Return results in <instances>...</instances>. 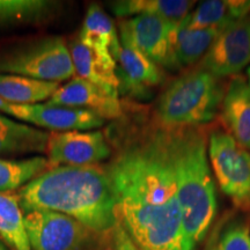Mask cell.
Returning <instances> with one entry per match:
<instances>
[{
  "label": "cell",
  "mask_w": 250,
  "mask_h": 250,
  "mask_svg": "<svg viewBox=\"0 0 250 250\" xmlns=\"http://www.w3.org/2000/svg\"><path fill=\"white\" fill-rule=\"evenodd\" d=\"M70 54L78 77L94 83L114 98H118L117 62L110 55L87 46L79 40L71 43Z\"/></svg>",
  "instance_id": "9a60e30c"
},
{
  "label": "cell",
  "mask_w": 250,
  "mask_h": 250,
  "mask_svg": "<svg viewBox=\"0 0 250 250\" xmlns=\"http://www.w3.org/2000/svg\"><path fill=\"white\" fill-rule=\"evenodd\" d=\"M49 169L59 166L98 165L111 155V148L101 131L51 132L46 145Z\"/></svg>",
  "instance_id": "30bf717a"
},
{
  "label": "cell",
  "mask_w": 250,
  "mask_h": 250,
  "mask_svg": "<svg viewBox=\"0 0 250 250\" xmlns=\"http://www.w3.org/2000/svg\"><path fill=\"white\" fill-rule=\"evenodd\" d=\"M188 21L189 15L177 26L175 35V54L181 67L191 66L204 57L221 30L220 28L192 29Z\"/></svg>",
  "instance_id": "44dd1931"
},
{
  "label": "cell",
  "mask_w": 250,
  "mask_h": 250,
  "mask_svg": "<svg viewBox=\"0 0 250 250\" xmlns=\"http://www.w3.org/2000/svg\"><path fill=\"white\" fill-rule=\"evenodd\" d=\"M31 250H111V235L94 232L83 224L58 212H23Z\"/></svg>",
  "instance_id": "5b68a950"
},
{
  "label": "cell",
  "mask_w": 250,
  "mask_h": 250,
  "mask_svg": "<svg viewBox=\"0 0 250 250\" xmlns=\"http://www.w3.org/2000/svg\"><path fill=\"white\" fill-rule=\"evenodd\" d=\"M250 64V11L219 31L198 66L218 78L237 76Z\"/></svg>",
  "instance_id": "9c48e42d"
},
{
  "label": "cell",
  "mask_w": 250,
  "mask_h": 250,
  "mask_svg": "<svg viewBox=\"0 0 250 250\" xmlns=\"http://www.w3.org/2000/svg\"><path fill=\"white\" fill-rule=\"evenodd\" d=\"M247 76H248V83H249V86H250V67L247 70Z\"/></svg>",
  "instance_id": "4316f807"
},
{
  "label": "cell",
  "mask_w": 250,
  "mask_h": 250,
  "mask_svg": "<svg viewBox=\"0 0 250 250\" xmlns=\"http://www.w3.org/2000/svg\"><path fill=\"white\" fill-rule=\"evenodd\" d=\"M225 90L221 78L204 68L188 71L160 95L154 122L164 127L204 126L218 116Z\"/></svg>",
  "instance_id": "277c9868"
},
{
  "label": "cell",
  "mask_w": 250,
  "mask_h": 250,
  "mask_svg": "<svg viewBox=\"0 0 250 250\" xmlns=\"http://www.w3.org/2000/svg\"><path fill=\"white\" fill-rule=\"evenodd\" d=\"M195 1L187 0H123L111 5L117 17H136L147 14L160 17L179 24L190 14Z\"/></svg>",
  "instance_id": "ac0fdd59"
},
{
  "label": "cell",
  "mask_w": 250,
  "mask_h": 250,
  "mask_svg": "<svg viewBox=\"0 0 250 250\" xmlns=\"http://www.w3.org/2000/svg\"><path fill=\"white\" fill-rule=\"evenodd\" d=\"M250 11V1L245 0H208L201 2L195 12L189 14L192 29L223 28Z\"/></svg>",
  "instance_id": "ffe728a7"
},
{
  "label": "cell",
  "mask_w": 250,
  "mask_h": 250,
  "mask_svg": "<svg viewBox=\"0 0 250 250\" xmlns=\"http://www.w3.org/2000/svg\"><path fill=\"white\" fill-rule=\"evenodd\" d=\"M0 236L13 250H31L17 195L0 193Z\"/></svg>",
  "instance_id": "7402d4cb"
},
{
  "label": "cell",
  "mask_w": 250,
  "mask_h": 250,
  "mask_svg": "<svg viewBox=\"0 0 250 250\" xmlns=\"http://www.w3.org/2000/svg\"><path fill=\"white\" fill-rule=\"evenodd\" d=\"M59 87V83L36 80L14 74H0V98L15 104H35L48 101Z\"/></svg>",
  "instance_id": "d6986e66"
},
{
  "label": "cell",
  "mask_w": 250,
  "mask_h": 250,
  "mask_svg": "<svg viewBox=\"0 0 250 250\" xmlns=\"http://www.w3.org/2000/svg\"><path fill=\"white\" fill-rule=\"evenodd\" d=\"M45 103L49 105L83 109L99 115L103 120H116L123 115V105L118 98H114L78 76L59 87Z\"/></svg>",
  "instance_id": "4fadbf2b"
},
{
  "label": "cell",
  "mask_w": 250,
  "mask_h": 250,
  "mask_svg": "<svg viewBox=\"0 0 250 250\" xmlns=\"http://www.w3.org/2000/svg\"><path fill=\"white\" fill-rule=\"evenodd\" d=\"M0 111L36 126L52 130L54 132L93 131L104 124V120L92 111L49 105L46 103L15 104L0 98Z\"/></svg>",
  "instance_id": "8fae6325"
},
{
  "label": "cell",
  "mask_w": 250,
  "mask_h": 250,
  "mask_svg": "<svg viewBox=\"0 0 250 250\" xmlns=\"http://www.w3.org/2000/svg\"><path fill=\"white\" fill-rule=\"evenodd\" d=\"M179 24L160 17L142 14L122 21L120 30L158 66L179 71L182 67L175 54V35Z\"/></svg>",
  "instance_id": "ba28073f"
},
{
  "label": "cell",
  "mask_w": 250,
  "mask_h": 250,
  "mask_svg": "<svg viewBox=\"0 0 250 250\" xmlns=\"http://www.w3.org/2000/svg\"><path fill=\"white\" fill-rule=\"evenodd\" d=\"M48 169V160L43 156L26 160L0 159V193L21 189Z\"/></svg>",
  "instance_id": "d4e9b609"
},
{
  "label": "cell",
  "mask_w": 250,
  "mask_h": 250,
  "mask_svg": "<svg viewBox=\"0 0 250 250\" xmlns=\"http://www.w3.org/2000/svg\"><path fill=\"white\" fill-rule=\"evenodd\" d=\"M107 169L118 223L140 250H186L176 180L164 127L125 130Z\"/></svg>",
  "instance_id": "6da1fadb"
},
{
  "label": "cell",
  "mask_w": 250,
  "mask_h": 250,
  "mask_svg": "<svg viewBox=\"0 0 250 250\" xmlns=\"http://www.w3.org/2000/svg\"><path fill=\"white\" fill-rule=\"evenodd\" d=\"M17 196L22 212H58L102 235L110 236L118 223L107 169L99 165L51 168L21 188Z\"/></svg>",
  "instance_id": "7a4b0ae2"
},
{
  "label": "cell",
  "mask_w": 250,
  "mask_h": 250,
  "mask_svg": "<svg viewBox=\"0 0 250 250\" xmlns=\"http://www.w3.org/2000/svg\"><path fill=\"white\" fill-rule=\"evenodd\" d=\"M221 118L226 132L243 148L250 149V86L242 76H234L225 90Z\"/></svg>",
  "instance_id": "5bb4252c"
},
{
  "label": "cell",
  "mask_w": 250,
  "mask_h": 250,
  "mask_svg": "<svg viewBox=\"0 0 250 250\" xmlns=\"http://www.w3.org/2000/svg\"><path fill=\"white\" fill-rule=\"evenodd\" d=\"M205 250H250V219L229 214L211 233Z\"/></svg>",
  "instance_id": "603a6c76"
},
{
  "label": "cell",
  "mask_w": 250,
  "mask_h": 250,
  "mask_svg": "<svg viewBox=\"0 0 250 250\" xmlns=\"http://www.w3.org/2000/svg\"><path fill=\"white\" fill-rule=\"evenodd\" d=\"M164 131L176 180L186 250H197L218 211L208 134L204 126L164 127Z\"/></svg>",
  "instance_id": "3957f363"
},
{
  "label": "cell",
  "mask_w": 250,
  "mask_h": 250,
  "mask_svg": "<svg viewBox=\"0 0 250 250\" xmlns=\"http://www.w3.org/2000/svg\"><path fill=\"white\" fill-rule=\"evenodd\" d=\"M0 74L61 83L76 74L70 49L62 39L52 37L0 59Z\"/></svg>",
  "instance_id": "52a82bcc"
},
{
  "label": "cell",
  "mask_w": 250,
  "mask_h": 250,
  "mask_svg": "<svg viewBox=\"0 0 250 250\" xmlns=\"http://www.w3.org/2000/svg\"><path fill=\"white\" fill-rule=\"evenodd\" d=\"M56 5L46 0H0V28L40 22L54 14Z\"/></svg>",
  "instance_id": "cb8c5ba5"
},
{
  "label": "cell",
  "mask_w": 250,
  "mask_h": 250,
  "mask_svg": "<svg viewBox=\"0 0 250 250\" xmlns=\"http://www.w3.org/2000/svg\"><path fill=\"white\" fill-rule=\"evenodd\" d=\"M111 250H140L120 223L111 232Z\"/></svg>",
  "instance_id": "484cf974"
},
{
  "label": "cell",
  "mask_w": 250,
  "mask_h": 250,
  "mask_svg": "<svg viewBox=\"0 0 250 250\" xmlns=\"http://www.w3.org/2000/svg\"><path fill=\"white\" fill-rule=\"evenodd\" d=\"M79 41L100 52L110 55L117 62L121 50L120 37L110 17L100 6L92 5L87 11Z\"/></svg>",
  "instance_id": "2e32d148"
},
{
  "label": "cell",
  "mask_w": 250,
  "mask_h": 250,
  "mask_svg": "<svg viewBox=\"0 0 250 250\" xmlns=\"http://www.w3.org/2000/svg\"><path fill=\"white\" fill-rule=\"evenodd\" d=\"M120 42L116 67L118 92L134 99H149L152 90L165 83L164 70L140 52L123 33Z\"/></svg>",
  "instance_id": "7c38bea8"
},
{
  "label": "cell",
  "mask_w": 250,
  "mask_h": 250,
  "mask_svg": "<svg viewBox=\"0 0 250 250\" xmlns=\"http://www.w3.org/2000/svg\"><path fill=\"white\" fill-rule=\"evenodd\" d=\"M50 133L0 114V154L44 153Z\"/></svg>",
  "instance_id": "e0dca14e"
},
{
  "label": "cell",
  "mask_w": 250,
  "mask_h": 250,
  "mask_svg": "<svg viewBox=\"0 0 250 250\" xmlns=\"http://www.w3.org/2000/svg\"><path fill=\"white\" fill-rule=\"evenodd\" d=\"M208 155L221 191L237 210L250 212V152L226 131L212 130Z\"/></svg>",
  "instance_id": "8992f818"
},
{
  "label": "cell",
  "mask_w": 250,
  "mask_h": 250,
  "mask_svg": "<svg viewBox=\"0 0 250 250\" xmlns=\"http://www.w3.org/2000/svg\"><path fill=\"white\" fill-rule=\"evenodd\" d=\"M0 250H6V247L1 242H0Z\"/></svg>",
  "instance_id": "83f0119b"
}]
</instances>
